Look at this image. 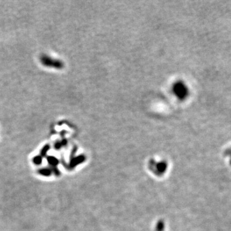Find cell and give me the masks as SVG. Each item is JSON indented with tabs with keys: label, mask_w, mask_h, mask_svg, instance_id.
<instances>
[{
	"label": "cell",
	"mask_w": 231,
	"mask_h": 231,
	"mask_svg": "<svg viewBox=\"0 0 231 231\" xmlns=\"http://www.w3.org/2000/svg\"><path fill=\"white\" fill-rule=\"evenodd\" d=\"M40 61L43 66L52 67V68L61 69L63 68L64 64L62 61L58 59H55L52 57H50L47 55H42L40 57Z\"/></svg>",
	"instance_id": "obj_1"
}]
</instances>
